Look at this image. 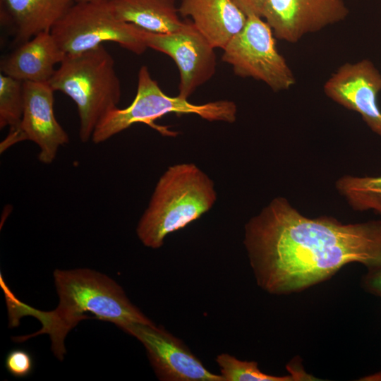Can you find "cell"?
<instances>
[{"label": "cell", "instance_id": "obj_1", "mask_svg": "<svg viewBox=\"0 0 381 381\" xmlns=\"http://www.w3.org/2000/svg\"><path fill=\"white\" fill-rule=\"evenodd\" d=\"M243 243L258 285L274 295L305 290L350 263L381 267V220L310 218L281 196L248 222Z\"/></svg>", "mask_w": 381, "mask_h": 381}, {"label": "cell", "instance_id": "obj_2", "mask_svg": "<svg viewBox=\"0 0 381 381\" xmlns=\"http://www.w3.org/2000/svg\"><path fill=\"white\" fill-rule=\"evenodd\" d=\"M59 303L50 311L35 309L20 301L8 289L2 277L0 284L5 294L10 327L18 325L23 316H32L41 328L30 334L13 338L23 342L40 334H48L52 351L60 361L66 354L64 340L80 321L94 318L114 323L120 329L131 323L154 324L126 296L112 279L95 270L79 268L55 270L53 273Z\"/></svg>", "mask_w": 381, "mask_h": 381}, {"label": "cell", "instance_id": "obj_3", "mask_svg": "<svg viewBox=\"0 0 381 381\" xmlns=\"http://www.w3.org/2000/svg\"><path fill=\"white\" fill-rule=\"evenodd\" d=\"M216 200L213 181L195 164L171 166L156 184L137 236L146 247L159 248L167 235L198 219Z\"/></svg>", "mask_w": 381, "mask_h": 381}, {"label": "cell", "instance_id": "obj_4", "mask_svg": "<svg viewBox=\"0 0 381 381\" xmlns=\"http://www.w3.org/2000/svg\"><path fill=\"white\" fill-rule=\"evenodd\" d=\"M49 83L75 104L82 142L91 140L99 122L117 108L121 87L114 60L104 44L78 54H67Z\"/></svg>", "mask_w": 381, "mask_h": 381}, {"label": "cell", "instance_id": "obj_5", "mask_svg": "<svg viewBox=\"0 0 381 381\" xmlns=\"http://www.w3.org/2000/svg\"><path fill=\"white\" fill-rule=\"evenodd\" d=\"M170 113L196 114L209 121L231 123L236 119L237 107L229 100L197 104L178 95L170 97L152 79L147 67L143 66L138 71L136 95L131 104L109 111L96 126L91 140L95 144L103 143L138 123H145L162 135L175 136L176 132L155 123V120Z\"/></svg>", "mask_w": 381, "mask_h": 381}, {"label": "cell", "instance_id": "obj_6", "mask_svg": "<svg viewBox=\"0 0 381 381\" xmlns=\"http://www.w3.org/2000/svg\"><path fill=\"white\" fill-rule=\"evenodd\" d=\"M50 32L66 55L83 53L110 42L138 55L147 49L139 28L120 20L109 0L75 3Z\"/></svg>", "mask_w": 381, "mask_h": 381}, {"label": "cell", "instance_id": "obj_7", "mask_svg": "<svg viewBox=\"0 0 381 381\" xmlns=\"http://www.w3.org/2000/svg\"><path fill=\"white\" fill-rule=\"evenodd\" d=\"M263 18L247 16L243 28L223 49L222 59L242 78L262 81L274 92L291 88L295 76L278 52L272 30Z\"/></svg>", "mask_w": 381, "mask_h": 381}, {"label": "cell", "instance_id": "obj_8", "mask_svg": "<svg viewBox=\"0 0 381 381\" xmlns=\"http://www.w3.org/2000/svg\"><path fill=\"white\" fill-rule=\"evenodd\" d=\"M139 29L147 48L162 52L175 61L180 73V97L188 99L214 75L217 64L214 48L192 21H186L181 29L170 33Z\"/></svg>", "mask_w": 381, "mask_h": 381}, {"label": "cell", "instance_id": "obj_9", "mask_svg": "<svg viewBox=\"0 0 381 381\" xmlns=\"http://www.w3.org/2000/svg\"><path fill=\"white\" fill-rule=\"evenodd\" d=\"M54 92L49 83L24 82L22 119L18 127L10 128L1 143V152L18 142L30 140L39 146L38 158L42 163L54 162L59 147L69 142L54 114Z\"/></svg>", "mask_w": 381, "mask_h": 381}, {"label": "cell", "instance_id": "obj_10", "mask_svg": "<svg viewBox=\"0 0 381 381\" xmlns=\"http://www.w3.org/2000/svg\"><path fill=\"white\" fill-rule=\"evenodd\" d=\"M146 349L157 377L162 381H224L212 373L178 338L155 324L131 323L121 329Z\"/></svg>", "mask_w": 381, "mask_h": 381}, {"label": "cell", "instance_id": "obj_11", "mask_svg": "<svg viewBox=\"0 0 381 381\" xmlns=\"http://www.w3.org/2000/svg\"><path fill=\"white\" fill-rule=\"evenodd\" d=\"M327 97L358 113L368 128L381 137V73L369 59L340 66L323 87Z\"/></svg>", "mask_w": 381, "mask_h": 381}, {"label": "cell", "instance_id": "obj_12", "mask_svg": "<svg viewBox=\"0 0 381 381\" xmlns=\"http://www.w3.org/2000/svg\"><path fill=\"white\" fill-rule=\"evenodd\" d=\"M349 13L344 0H267L262 18L277 39L296 43L344 20Z\"/></svg>", "mask_w": 381, "mask_h": 381}, {"label": "cell", "instance_id": "obj_13", "mask_svg": "<svg viewBox=\"0 0 381 381\" xmlns=\"http://www.w3.org/2000/svg\"><path fill=\"white\" fill-rule=\"evenodd\" d=\"M66 54L50 31L42 32L21 43L0 63L1 73L23 82L49 83Z\"/></svg>", "mask_w": 381, "mask_h": 381}, {"label": "cell", "instance_id": "obj_14", "mask_svg": "<svg viewBox=\"0 0 381 381\" xmlns=\"http://www.w3.org/2000/svg\"><path fill=\"white\" fill-rule=\"evenodd\" d=\"M179 13L190 17L214 49H223L247 21V16L233 0H181Z\"/></svg>", "mask_w": 381, "mask_h": 381}, {"label": "cell", "instance_id": "obj_15", "mask_svg": "<svg viewBox=\"0 0 381 381\" xmlns=\"http://www.w3.org/2000/svg\"><path fill=\"white\" fill-rule=\"evenodd\" d=\"M16 39L23 43L52 27L75 0H3Z\"/></svg>", "mask_w": 381, "mask_h": 381}, {"label": "cell", "instance_id": "obj_16", "mask_svg": "<svg viewBox=\"0 0 381 381\" xmlns=\"http://www.w3.org/2000/svg\"><path fill=\"white\" fill-rule=\"evenodd\" d=\"M116 16L152 33H170L185 22L179 16L175 0H109Z\"/></svg>", "mask_w": 381, "mask_h": 381}, {"label": "cell", "instance_id": "obj_17", "mask_svg": "<svg viewBox=\"0 0 381 381\" xmlns=\"http://www.w3.org/2000/svg\"><path fill=\"white\" fill-rule=\"evenodd\" d=\"M336 187L353 210L381 214V175H345L337 181Z\"/></svg>", "mask_w": 381, "mask_h": 381}, {"label": "cell", "instance_id": "obj_18", "mask_svg": "<svg viewBox=\"0 0 381 381\" xmlns=\"http://www.w3.org/2000/svg\"><path fill=\"white\" fill-rule=\"evenodd\" d=\"M220 369V375L224 381H295L315 380L303 370H293L291 375L275 376L262 372L257 362L241 361L228 354L221 353L216 358Z\"/></svg>", "mask_w": 381, "mask_h": 381}, {"label": "cell", "instance_id": "obj_19", "mask_svg": "<svg viewBox=\"0 0 381 381\" xmlns=\"http://www.w3.org/2000/svg\"><path fill=\"white\" fill-rule=\"evenodd\" d=\"M24 107V82L0 74V128L19 126Z\"/></svg>", "mask_w": 381, "mask_h": 381}, {"label": "cell", "instance_id": "obj_20", "mask_svg": "<svg viewBox=\"0 0 381 381\" xmlns=\"http://www.w3.org/2000/svg\"><path fill=\"white\" fill-rule=\"evenodd\" d=\"M5 366L12 375L24 377L29 375L33 369V359L30 353L21 349H13L5 359Z\"/></svg>", "mask_w": 381, "mask_h": 381}, {"label": "cell", "instance_id": "obj_21", "mask_svg": "<svg viewBox=\"0 0 381 381\" xmlns=\"http://www.w3.org/2000/svg\"><path fill=\"white\" fill-rule=\"evenodd\" d=\"M362 282L363 288L368 293L381 298V267L368 270Z\"/></svg>", "mask_w": 381, "mask_h": 381}, {"label": "cell", "instance_id": "obj_22", "mask_svg": "<svg viewBox=\"0 0 381 381\" xmlns=\"http://www.w3.org/2000/svg\"><path fill=\"white\" fill-rule=\"evenodd\" d=\"M240 9L247 16H258L262 18L267 0H233Z\"/></svg>", "mask_w": 381, "mask_h": 381}, {"label": "cell", "instance_id": "obj_23", "mask_svg": "<svg viewBox=\"0 0 381 381\" xmlns=\"http://www.w3.org/2000/svg\"><path fill=\"white\" fill-rule=\"evenodd\" d=\"M95 1V0H75V3H78V2H85V1Z\"/></svg>", "mask_w": 381, "mask_h": 381}]
</instances>
